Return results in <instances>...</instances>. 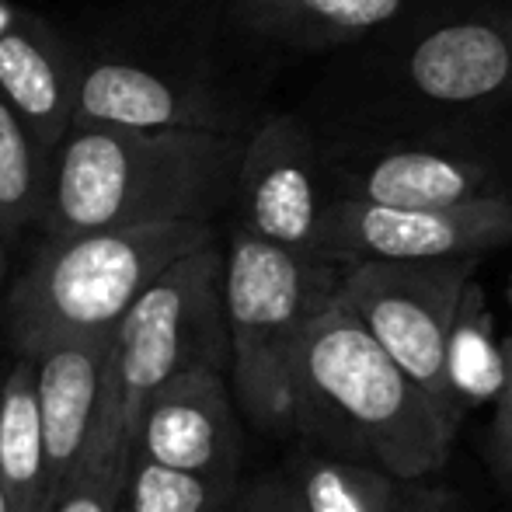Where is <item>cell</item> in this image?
Masks as SVG:
<instances>
[{
  "mask_svg": "<svg viewBox=\"0 0 512 512\" xmlns=\"http://www.w3.org/2000/svg\"><path fill=\"white\" fill-rule=\"evenodd\" d=\"M81 63L42 18L18 14L0 25V95L46 157L74 122Z\"/></svg>",
  "mask_w": 512,
  "mask_h": 512,
  "instance_id": "obj_14",
  "label": "cell"
},
{
  "mask_svg": "<svg viewBox=\"0 0 512 512\" xmlns=\"http://www.w3.org/2000/svg\"><path fill=\"white\" fill-rule=\"evenodd\" d=\"M74 122L115 129H192L244 136L234 108L199 81L157 74L140 63L98 60L81 67ZM70 122V126H74Z\"/></svg>",
  "mask_w": 512,
  "mask_h": 512,
  "instance_id": "obj_12",
  "label": "cell"
},
{
  "mask_svg": "<svg viewBox=\"0 0 512 512\" xmlns=\"http://www.w3.org/2000/svg\"><path fill=\"white\" fill-rule=\"evenodd\" d=\"M509 304H512V283H509ZM509 335H512V328H509Z\"/></svg>",
  "mask_w": 512,
  "mask_h": 512,
  "instance_id": "obj_27",
  "label": "cell"
},
{
  "mask_svg": "<svg viewBox=\"0 0 512 512\" xmlns=\"http://www.w3.org/2000/svg\"><path fill=\"white\" fill-rule=\"evenodd\" d=\"M338 199L391 209H453L512 199V161L464 133H373L324 147Z\"/></svg>",
  "mask_w": 512,
  "mask_h": 512,
  "instance_id": "obj_6",
  "label": "cell"
},
{
  "mask_svg": "<svg viewBox=\"0 0 512 512\" xmlns=\"http://www.w3.org/2000/svg\"><path fill=\"white\" fill-rule=\"evenodd\" d=\"M478 258L460 262H359L345 265L335 300L370 331V338L460 425L446 398L443 349L460 293L478 272Z\"/></svg>",
  "mask_w": 512,
  "mask_h": 512,
  "instance_id": "obj_7",
  "label": "cell"
},
{
  "mask_svg": "<svg viewBox=\"0 0 512 512\" xmlns=\"http://www.w3.org/2000/svg\"><path fill=\"white\" fill-rule=\"evenodd\" d=\"M237 488L241 485H220L164 471L147 460H129L126 512H230Z\"/></svg>",
  "mask_w": 512,
  "mask_h": 512,
  "instance_id": "obj_20",
  "label": "cell"
},
{
  "mask_svg": "<svg viewBox=\"0 0 512 512\" xmlns=\"http://www.w3.org/2000/svg\"><path fill=\"white\" fill-rule=\"evenodd\" d=\"M122 512H126V509H122Z\"/></svg>",
  "mask_w": 512,
  "mask_h": 512,
  "instance_id": "obj_29",
  "label": "cell"
},
{
  "mask_svg": "<svg viewBox=\"0 0 512 512\" xmlns=\"http://www.w3.org/2000/svg\"><path fill=\"white\" fill-rule=\"evenodd\" d=\"M189 370H230L220 241L164 269L115 324L98 425L84 467L102 460L126 467L140 408L168 380Z\"/></svg>",
  "mask_w": 512,
  "mask_h": 512,
  "instance_id": "obj_4",
  "label": "cell"
},
{
  "mask_svg": "<svg viewBox=\"0 0 512 512\" xmlns=\"http://www.w3.org/2000/svg\"><path fill=\"white\" fill-rule=\"evenodd\" d=\"M126 509V467L115 460L88 464L60 492L49 512H122Z\"/></svg>",
  "mask_w": 512,
  "mask_h": 512,
  "instance_id": "obj_21",
  "label": "cell"
},
{
  "mask_svg": "<svg viewBox=\"0 0 512 512\" xmlns=\"http://www.w3.org/2000/svg\"><path fill=\"white\" fill-rule=\"evenodd\" d=\"M4 276H7V244L0 237V293H4Z\"/></svg>",
  "mask_w": 512,
  "mask_h": 512,
  "instance_id": "obj_25",
  "label": "cell"
},
{
  "mask_svg": "<svg viewBox=\"0 0 512 512\" xmlns=\"http://www.w3.org/2000/svg\"><path fill=\"white\" fill-rule=\"evenodd\" d=\"M398 95L425 112L499 115L512 108V18L506 7L457 14L411 32L394 53Z\"/></svg>",
  "mask_w": 512,
  "mask_h": 512,
  "instance_id": "obj_10",
  "label": "cell"
},
{
  "mask_svg": "<svg viewBox=\"0 0 512 512\" xmlns=\"http://www.w3.org/2000/svg\"><path fill=\"white\" fill-rule=\"evenodd\" d=\"M129 460H147L164 471L220 485H241L244 432L227 373L189 370L150 394L136 415Z\"/></svg>",
  "mask_w": 512,
  "mask_h": 512,
  "instance_id": "obj_11",
  "label": "cell"
},
{
  "mask_svg": "<svg viewBox=\"0 0 512 512\" xmlns=\"http://www.w3.org/2000/svg\"><path fill=\"white\" fill-rule=\"evenodd\" d=\"M230 512H304V506H300L297 488L286 478V471H279L237 488Z\"/></svg>",
  "mask_w": 512,
  "mask_h": 512,
  "instance_id": "obj_22",
  "label": "cell"
},
{
  "mask_svg": "<svg viewBox=\"0 0 512 512\" xmlns=\"http://www.w3.org/2000/svg\"><path fill=\"white\" fill-rule=\"evenodd\" d=\"M0 512H11V509H7V499H4V492H0Z\"/></svg>",
  "mask_w": 512,
  "mask_h": 512,
  "instance_id": "obj_26",
  "label": "cell"
},
{
  "mask_svg": "<svg viewBox=\"0 0 512 512\" xmlns=\"http://www.w3.org/2000/svg\"><path fill=\"white\" fill-rule=\"evenodd\" d=\"M244 136L74 122L49 157L42 241L150 223H213L234 199Z\"/></svg>",
  "mask_w": 512,
  "mask_h": 512,
  "instance_id": "obj_2",
  "label": "cell"
},
{
  "mask_svg": "<svg viewBox=\"0 0 512 512\" xmlns=\"http://www.w3.org/2000/svg\"><path fill=\"white\" fill-rule=\"evenodd\" d=\"M457 429L338 300L317 310L293 366L290 432L307 450L408 485L446 464Z\"/></svg>",
  "mask_w": 512,
  "mask_h": 512,
  "instance_id": "obj_1",
  "label": "cell"
},
{
  "mask_svg": "<svg viewBox=\"0 0 512 512\" xmlns=\"http://www.w3.org/2000/svg\"><path fill=\"white\" fill-rule=\"evenodd\" d=\"M342 269L230 227L223 248L227 377L237 408L255 429L290 432L300 338L317 310L335 300Z\"/></svg>",
  "mask_w": 512,
  "mask_h": 512,
  "instance_id": "obj_5",
  "label": "cell"
},
{
  "mask_svg": "<svg viewBox=\"0 0 512 512\" xmlns=\"http://www.w3.org/2000/svg\"><path fill=\"white\" fill-rule=\"evenodd\" d=\"M506 352H509V384L502 391L499 405H495V429H492V450H495V467L512 485V335H506Z\"/></svg>",
  "mask_w": 512,
  "mask_h": 512,
  "instance_id": "obj_23",
  "label": "cell"
},
{
  "mask_svg": "<svg viewBox=\"0 0 512 512\" xmlns=\"http://www.w3.org/2000/svg\"><path fill=\"white\" fill-rule=\"evenodd\" d=\"M46 189L49 157L0 95V237L7 248L18 244L28 227H39Z\"/></svg>",
  "mask_w": 512,
  "mask_h": 512,
  "instance_id": "obj_19",
  "label": "cell"
},
{
  "mask_svg": "<svg viewBox=\"0 0 512 512\" xmlns=\"http://www.w3.org/2000/svg\"><path fill=\"white\" fill-rule=\"evenodd\" d=\"M408 0H234L244 32L290 49L352 46L398 25Z\"/></svg>",
  "mask_w": 512,
  "mask_h": 512,
  "instance_id": "obj_15",
  "label": "cell"
},
{
  "mask_svg": "<svg viewBox=\"0 0 512 512\" xmlns=\"http://www.w3.org/2000/svg\"><path fill=\"white\" fill-rule=\"evenodd\" d=\"M331 199L328 157L304 119L265 115L244 133L230 199L234 227L276 248L321 258V227Z\"/></svg>",
  "mask_w": 512,
  "mask_h": 512,
  "instance_id": "obj_8",
  "label": "cell"
},
{
  "mask_svg": "<svg viewBox=\"0 0 512 512\" xmlns=\"http://www.w3.org/2000/svg\"><path fill=\"white\" fill-rule=\"evenodd\" d=\"M0 492L11 512H46V450L32 359H14L0 380Z\"/></svg>",
  "mask_w": 512,
  "mask_h": 512,
  "instance_id": "obj_17",
  "label": "cell"
},
{
  "mask_svg": "<svg viewBox=\"0 0 512 512\" xmlns=\"http://www.w3.org/2000/svg\"><path fill=\"white\" fill-rule=\"evenodd\" d=\"M512 244V199L453 209H391L331 199L321 227V258L359 262H460Z\"/></svg>",
  "mask_w": 512,
  "mask_h": 512,
  "instance_id": "obj_9",
  "label": "cell"
},
{
  "mask_svg": "<svg viewBox=\"0 0 512 512\" xmlns=\"http://www.w3.org/2000/svg\"><path fill=\"white\" fill-rule=\"evenodd\" d=\"M216 241L213 223H150L42 241L7 290L0 328L18 359L108 338L164 269Z\"/></svg>",
  "mask_w": 512,
  "mask_h": 512,
  "instance_id": "obj_3",
  "label": "cell"
},
{
  "mask_svg": "<svg viewBox=\"0 0 512 512\" xmlns=\"http://www.w3.org/2000/svg\"><path fill=\"white\" fill-rule=\"evenodd\" d=\"M446 398L464 418L467 411L499 405L509 384V352L506 338L495 328V314L488 307L485 286L478 279L464 286L450 335L443 349Z\"/></svg>",
  "mask_w": 512,
  "mask_h": 512,
  "instance_id": "obj_16",
  "label": "cell"
},
{
  "mask_svg": "<svg viewBox=\"0 0 512 512\" xmlns=\"http://www.w3.org/2000/svg\"><path fill=\"white\" fill-rule=\"evenodd\" d=\"M286 478L297 488L304 512H401V485L370 464H352L328 453L304 450Z\"/></svg>",
  "mask_w": 512,
  "mask_h": 512,
  "instance_id": "obj_18",
  "label": "cell"
},
{
  "mask_svg": "<svg viewBox=\"0 0 512 512\" xmlns=\"http://www.w3.org/2000/svg\"><path fill=\"white\" fill-rule=\"evenodd\" d=\"M401 512H453V506L443 492H432L422 481H408L401 485Z\"/></svg>",
  "mask_w": 512,
  "mask_h": 512,
  "instance_id": "obj_24",
  "label": "cell"
},
{
  "mask_svg": "<svg viewBox=\"0 0 512 512\" xmlns=\"http://www.w3.org/2000/svg\"><path fill=\"white\" fill-rule=\"evenodd\" d=\"M108 338L63 342L35 356V405H39L42 450H46V512L77 478L91 450L102 405Z\"/></svg>",
  "mask_w": 512,
  "mask_h": 512,
  "instance_id": "obj_13",
  "label": "cell"
},
{
  "mask_svg": "<svg viewBox=\"0 0 512 512\" xmlns=\"http://www.w3.org/2000/svg\"><path fill=\"white\" fill-rule=\"evenodd\" d=\"M506 11H509V18H512V0H509V4H506Z\"/></svg>",
  "mask_w": 512,
  "mask_h": 512,
  "instance_id": "obj_28",
  "label": "cell"
}]
</instances>
